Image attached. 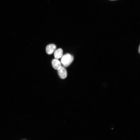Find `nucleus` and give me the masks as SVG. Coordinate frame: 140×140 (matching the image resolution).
Segmentation results:
<instances>
[{
  "label": "nucleus",
  "instance_id": "nucleus-1",
  "mask_svg": "<svg viewBox=\"0 0 140 140\" xmlns=\"http://www.w3.org/2000/svg\"><path fill=\"white\" fill-rule=\"evenodd\" d=\"M74 59V57L69 54L64 55L61 59V62L63 66L67 67L72 63Z\"/></svg>",
  "mask_w": 140,
  "mask_h": 140
},
{
  "label": "nucleus",
  "instance_id": "nucleus-2",
  "mask_svg": "<svg viewBox=\"0 0 140 140\" xmlns=\"http://www.w3.org/2000/svg\"><path fill=\"white\" fill-rule=\"evenodd\" d=\"M58 75L62 79H64L67 76V72L66 69L63 67H61L58 70Z\"/></svg>",
  "mask_w": 140,
  "mask_h": 140
},
{
  "label": "nucleus",
  "instance_id": "nucleus-3",
  "mask_svg": "<svg viewBox=\"0 0 140 140\" xmlns=\"http://www.w3.org/2000/svg\"><path fill=\"white\" fill-rule=\"evenodd\" d=\"M56 48V45L54 44H50L48 45L46 47V53L48 54H52L55 50Z\"/></svg>",
  "mask_w": 140,
  "mask_h": 140
},
{
  "label": "nucleus",
  "instance_id": "nucleus-4",
  "mask_svg": "<svg viewBox=\"0 0 140 140\" xmlns=\"http://www.w3.org/2000/svg\"><path fill=\"white\" fill-rule=\"evenodd\" d=\"M53 67L55 69L58 70L62 67L60 62L57 59H54L52 61Z\"/></svg>",
  "mask_w": 140,
  "mask_h": 140
},
{
  "label": "nucleus",
  "instance_id": "nucleus-5",
  "mask_svg": "<svg viewBox=\"0 0 140 140\" xmlns=\"http://www.w3.org/2000/svg\"><path fill=\"white\" fill-rule=\"evenodd\" d=\"M63 51L61 48L56 50L54 52V55L56 59H58L62 57L63 55Z\"/></svg>",
  "mask_w": 140,
  "mask_h": 140
},
{
  "label": "nucleus",
  "instance_id": "nucleus-6",
  "mask_svg": "<svg viewBox=\"0 0 140 140\" xmlns=\"http://www.w3.org/2000/svg\"></svg>",
  "mask_w": 140,
  "mask_h": 140
}]
</instances>
